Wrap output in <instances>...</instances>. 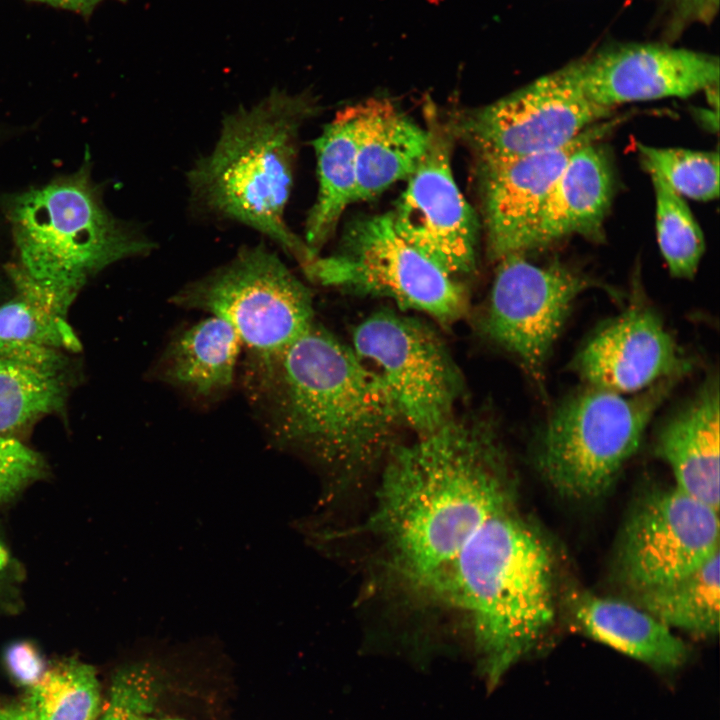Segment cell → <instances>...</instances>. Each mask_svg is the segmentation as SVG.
<instances>
[{
  "label": "cell",
  "instance_id": "6da1fadb",
  "mask_svg": "<svg viewBox=\"0 0 720 720\" xmlns=\"http://www.w3.org/2000/svg\"><path fill=\"white\" fill-rule=\"evenodd\" d=\"M388 455L368 522L383 572L408 596L439 603L469 539L514 506L498 431L487 418L453 417Z\"/></svg>",
  "mask_w": 720,
  "mask_h": 720
},
{
  "label": "cell",
  "instance_id": "7a4b0ae2",
  "mask_svg": "<svg viewBox=\"0 0 720 720\" xmlns=\"http://www.w3.org/2000/svg\"><path fill=\"white\" fill-rule=\"evenodd\" d=\"M244 384L273 445L337 476L388 453L403 424L380 377L315 322L283 349L248 356Z\"/></svg>",
  "mask_w": 720,
  "mask_h": 720
},
{
  "label": "cell",
  "instance_id": "3957f363",
  "mask_svg": "<svg viewBox=\"0 0 720 720\" xmlns=\"http://www.w3.org/2000/svg\"><path fill=\"white\" fill-rule=\"evenodd\" d=\"M440 603L462 612L491 684L532 651L555 619V561L514 506L488 520L453 562Z\"/></svg>",
  "mask_w": 720,
  "mask_h": 720
},
{
  "label": "cell",
  "instance_id": "277c9868",
  "mask_svg": "<svg viewBox=\"0 0 720 720\" xmlns=\"http://www.w3.org/2000/svg\"><path fill=\"white\" fill-rule=\"evenodd\" d=\"M316 111L312 96L274 88L257 103L226 114L213 148L187 172L193 210L260 232L302 267L315 258L287 225L285 210L300 130Z\"/></svg>",
  "mask_w": 720,
  "mask_h": 720
},
{
  "label": "cell",
  "instance_id": "5b68a950",
  "mask_svg": "<svg viewBox=\"0 0 720 720\" xmlns=\"http://www.w3.org/2000/svg\"><path fill=\"white\" fill-rule=\"evenodd\" d=\"M2 207L19 267L68 312L81 289L108 266L149 255L153 240L114 217L86 162L77 172L6 196Z\"/></svg>",
  "mask_w": 720,
  "mask_h": 720
},
{
  "label": "cell",
  "instance_id": "8992f818",
  "mask_svg": "<svg viewBox=\"0 0 720 720\" xmlns=\"http://www.w3.org/2000/svg\"><path fill=\"white\" fill-rule=\"evenodd\" d=\"M679 380L664 379L633 394L589 386L563 401L537 440L535 463L545 482L573 501L606 494Z\"/></svg>",
  "mask_w": 720,
  "mask_h": 720
},
{
  "label": "cell",
  "instance_id": "52a82bcc",
  "mask_svg": "<svg viewBox=\"0 0 720 720\" xmlns=\"http://www.w3.org/2000/svg\"><path fill=\"white\" fill-rule=\"evenodd\" d=\"M170 301L227 321L249 356L283 349L314 323L311 291L262 243L241 247L230 261L186 284Z\"/></svg>",
  "mask_w": 720,
  "mask_h": 720
},
{
  "label": "cell",
  "instance_id": "ba28073f",
  "mask_svg": "<svg viewBox=\"0 0 720 720\" xmlns=\"http://www.w3.org/2000/svg\"><path fill=\"white\" fill-rule=\"evenodd\" d=\"M308 278L359 295L383 297L445 323L466 310V295L455 277L406 242L389 213L362 218L346 232L341 247L317 255L304 267Z\"/></svg>",
  "mask_w": 720,
  "mask_h": 720
},
{
  "label": "cell",
  "instance_id": "9c48e42d",
  "mask_svg": "<svg viewBox=\"0 0 720 720\" xmlns=\"http://www.w3.org/2000/svg\"><path fill=\"white\" fill-rule=\"evenodd\" d=\"M613 111L585 96L567 64L465 112L450 129L471 146L479 164H485L562 148Z\"/></svg>",
  "mask_w": 720,
  "mask_h": 720
},
{
  "label": "cell",
  "instance_id": "30bf717a",
  "mask_svg": "<svg viewBox=\"0 0 720 720\" xmlns=\"http://www.w3.org/2000/svg\"><path fill=\"white\" fill-rule=\"evenodd\" d=\"M352 349L380 377L403 423L417 435L454 417L461 377L427 324L391 310L377 311L354 329Z\"/></svg>",
  "mask_w": 720,
  "mask_h": 720
},
{
  "label": "cell",
  "instance_id": "8fae6325",
  "mask_svg": "<svg viewBox=\"0 0 720 720\" xmlns=\"http://www.w3.org/2000/svg\"><path fill=\"white\" fill-rule=\"evenodd\" d=\"M498 262L484 329L542 384L552 346L578 296L595 287L616 293L561 263L537 264L524 254Z\"/></svg>",
  "mask_w": 720,
  "mask_h": 720
},
{
  "label": "cell",
  "instance_id": "7c38bea8",
  "mask_svg": "<svg viewBox=\"0 0 720 720\" xmlns=\"http://www.w3.org/2000/svg\"><path fill=\"white\" fill-rule=\"evenodd\" d=\"M718 511L675 486L641 497L619 535V580L637 593L696 570L720 550Z\"/></svg>",
  "mask_w": 720,
  "mask_h": 720
},
{
  "label": "cell",
  "instance_id": "4fadbf2b",
  "mask_svg": "<svg viewBox=\"0 0 720 720\" xmlns=\"http://www.w3.org/2000/svg\"><path fill=\"white\" fill-rule=\"evenodd\" d=\"M427 150L390 216L397 233L445 272L476 266L477 222L452 173V131L428 118Z\"/></svg>",
  "mask_w": 720,
  "mask_h": 720
},
{
  "label": "cell",
  "instance_id": "5bb4252c",
  "mask_svg": "<svg viewBox=\"0 0 720 720\" xmlns=\"http://www.w3.org/2000/svg\"><path fill=\"white\" fill-rule=\"evenodd\" d=\"M569 66L585 96L610 110L631 102L689 97L719 81L718 57L666 44L616 45Z\"/></svg>",
  "mask_w": 720,
  "mask_h": 720
},
{
  "label": "cell",
  "instance_id": "9a60e30c",
  "mask_svg": "<svg viewBox=\"0 0 720 720\" xmlns=\"http://www.w3.org/2000/svg\"><path fill=\"white\" fill-rule=\"evenodd\" d=\"M572 368L590 387L633 394L681 378L692 363L652 308L632 304L583 345Z\"/></svg>",
  "mask_w": 720,
  "mask_h": 720
},
{
  "label": "cell",
  "instance_id": "2e32d148",
  "mask_svg": "<svg viewBox=\"0 0 720 720\" xmlns=\"http://www.w3.org/2000/svg\"><path fill=\"white\" fill-rule=\"evenodd\" d=\"M619 119H606L566 146L538 154L480 164L483 213L489 257L519 254L521 242L571 154L600 140Z\"/></svg>",
  "mask_w": 720,
  "mask_h": 720
},
{
  "label": "cell",
  "instance_id": "e0dca14e",
  "mask_svg": "<svg viewBox=\"0 0 720 720\" xmlns=\"http://www.w3.org/2000/svg\"><path fill=\"white\" fill-rule=\"evenodd\" d=\"M614 188L613 165L600 140L581 145L556 178L521 242L519 254L572 235L600 240Z\"/></svg>",
  "mask_w": 720,
  "mask_h": 720
},
{
  "label": "cell",
  "instance_id": "ac0fdd59",
  "mask_svg": "<svg viewBox=\"0 0 720 720\" xmlns=\"http://www.w3.org/2000/svg\"><path fill=\"white\" fill-rule=\"evenodd\" d=\"M73 376L66 351L0 339V435L21 441L43 417L61 413Z\"/></svg>",
  "mask_w": 720,
  "mask_h": 720
},
{
  "label": "cell",
  "instance_id": "d6986e66",
  "mask_svg": "<svg viewBox=\"0 0 720 720\" xmlns=\"http://www.w3.org/2000/svg\"><path fill=\"white\" fill-rule=\"evenodd\" d=\"M655 454L683 493L719 510V384L710 376L661 426Z\"/></svg>",
  "mask_w": 720,
  "mask_h": 720
},
{
  "label": "cell",
  "instance_id": "ffe728a7",
  "mask_svg": "<svg viewBox=\"0 0 720 720\" xmlns=\"http://www.w3.org/2000/svg\"><path fill=\"white\" fill-rule=\"evenodd\" d=\"M567 606L579 631L654 669L673 670L688 658L672 629L633 602L576 592Z\"/></svg>",
  "mask_w": 720,
  "mask_h": 720
},
{
  "label": "cell",
  "instance_id": "44dd1931",
  "mask_svg": "<svg viewBox=\"0 0 720 720\" xmlns=\"http://www.w3.org/2000/svg\"><path fill=\"white\" fill-rule=\"evenodd\" d=\"M357 109L355 201H361L414 173L427 150L429 132L384 99L367 100Z\"/></svg>",
  "mask_w": 720,
  "mask_h": 720
},
{
  "label": "cell",
  "instance_id": "7402d4cb",
  "mask_svg": "<svg viewBox=\"0 0 720 720\" xmlns=\"http://www.w3.org/2000/svg\"><path fill=\"white\" fill-rule=\"evenodd\" d=\"M242 342L225 320L211 316L172 339L155 376L200 398H210L233 384Z\"/></svg>",
  "mask_w": 720,
  "mask_h": 720
},
{
  "label": "cell",
  "instance_id": "603a6c76",
  "mask_svg": "<svg viewBox=\"0 0 720 720\" xmlns=\"http://www.w3.org/2000/svg\"><path fill=\"white\" fill-rule=\"evenodd\" d=\"M357 105L339 111L313 142L318 191L305 221L304 242L314 255L333 234L357 186Z\"/></svg>",
  "mask_w": 720,
  "mask_h": 720
},
{
  "label": "cell",
  "instance_id": "cb8c5ba5",
  "mask_svg": "<svg viewBox=\"0 0 720 720\" xmlns=\"http://www.w3.org/2000/svg\"><path fill=\"white\" fill-rule=\"evenodd\" d=\"M100 712L95 669L67 658L48 665L20 696L0 705V720H97Z\"/></svg>",
  "mask_w": 720,
  "mask_h": 720
},
{
  "label": "cell",
  "instance_id": "d4e9b609",
  "mask_svg": "<svg viewBox=\"0 0 720 720\" xmlns=\"http://www.w3.org/2000/svg\"><path fill=\"white\" fill-rule=\"evenodd\" d=\"M720 550L687 576L632 593L633 603L670 629L713 637L720 624Z\"/></svg>",
  "mask_w": 720,
  "mask_h": 720
},
{
  "label": "cell",
  "instance_id": "484cf974",
  "mask_svg": "<svg viewBox=\"0 0 720 720\" xmlns=\"http://www.w3.org/2000/svg\"><path fill=\"white\" fill-rule=\"evenodd\" d=\"M655 195L657 242L671 274L692 278L705 251L703 232L682 196L649 173Z\"/></svg>",
  "mask_w": 720,
  "mask_h": 720
},
{
  "label": "cell",
  "instance_id": "4316f807",
  "mask_svg": "<svg viewBox=\"0 0 720 720\" xmlns=\"http://www.w3.org/2000/svg\"><path fill=\"white\" fill-rule=\"evenodd\" d=\"M643 166L683 198L714 200L719 195L718 151L638 145Z\"/></svg>",
  "mask_w": 720,
  "mask_h": 720
},
{
  "label": "cell",
  "instance_id": "83f0119b",
  "mask_svg": "<svg viewBox=\"0 0 720 720\" xmlns=\"http://www.w3.org/2000/svg\"><path fill=\"white\" fill-rule=\"evenodd\" d=\"M0 339L79 352L81 342L66 317L17 295L0 305Z\"/></svg>",
  "mask_w": 720,
  "mask_h": 720
},
{
  "label": "cell",
  "instance_id": "f1b7e54d",
  "mask_svg": "<svg viewBox=\"0 0 720 720\" xmlns=\"http://www.w3.org/2000/svg\"><path fill=\"white\" fill-rule=\"evenodd\" d=\"M146 680L144 671L136 668L118 674L97 720H181L152 714Z\"/></svg>",
  "mask_w": 720,
  "mask_h": 720
},
{
  "label": "cell",
  "instance_id": "f546056e",
  "mask_svg": "<svg viewBox=\"0 0 720 720\" xmlns=\"http://www.w3.org/2000/svg\"><path fill=\"white\" fill-rule=\"evenodd\" d=\"M45 470L42 456L22 441L0 435V503L15 497Z\"/></svg>",
  "mask_w": 720,
  "mask_h": 720
},
{
  "label": "cell",
  "instance_id": "4dcf8cb0",
  "mask_svg": "<svg viewBox=\"0 0 720 720\" xmlns=\"http://www.w3.org/2000/svg\"><path fill=\"white\" fill-rule=\"evenodd\" d=\"M4 658L9 673L24 688L39 680L47 668L38 649L27 641L10 644Z\"/></svg>",
  "mask_w": 720,
  "mask_h": 720
},
{
  "label": "cell",
  "instance_id": "1f68e13d",
  "mask_svg": "<svg viewBox=\"0 0 720 720\" xmlns=\"http://www.w3.org/2000/svg\"><path fill=\"white\" fill-rule=\"evenodd\" d=\"M668 15L671 34L691 24H710L719 10V0H659Z\"/></svg>",
  "mask_w": 720,
  "mask_h": 720
},
{
  "label": "cell",
  "instance_id": "d6a6232c",
  "mask_svg": "<svg viewBox=\"0 0 720 720\" xmlns=\"http://www.w3.org/2000/svg\"><path fill=\"white\" fill-rule=\"evenodd\" d=\"M46 4L54 8L68 10L84 17H89L97 6L106 0H27ZM124 2L125 0H116Z\"/></svg>",
  "mask_w": 720,
  "mask_h": 720
},
{
  "label": "cell",
  "instance_id": "836d02e7",
  "mask_svg": "<svg viewBox=\"0 0 720 720\" xmlns=\"http://www.w3.org/2000/svg\"><path fill=\"white\" fill-rule=\"evenodd\" d=\"M8 564V552L0 543V574L4 571Z\"/></svg>",
  "mask_w": 720,
  "mask_h": 720
}]
</instances>
